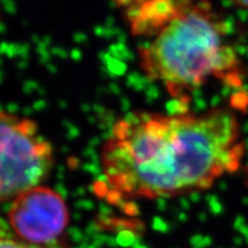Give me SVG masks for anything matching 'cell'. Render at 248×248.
Wrapping results in <instances>:
<instances>
[{
    "label": "cell",
    "mask_w": 248,
    "mask_h": 248,
    "mask_svg": "<svg viewBox=\"0 0 248 248\" xmlns=\"http://www.w3.org/2000/svg\"><path fill=\"white\" fill-rule=\"evenodd\" d=\"M245 157L239 120L228 108L199 114L133 111L101 147L102 181L117 199L173 198L208 190Z\"/></svg>",
    "instance_id": "cell-1"
},
{
    "label": "cell",
    "mask_w": 248,
    "mask_h": 248,
    "mask_svg": "<svg viewBox=\"0 0 248 248\" xmlns=\"http://www.w3.org/2000/svg\"><path fill=\"white\" fill-rule=\"evenodd\" d=\"M230 1L238 7L248 9V0H230Z\"/></svg>",
    "instance_id": "cell-6"
},
{
    "label": "cell",
    "mask_w": 248,
    "mask_h": 248,
    "mask_svg": "<svg viewBox=\"0 0 248 248\" xmlns=\"http://www.w3.org/2000/svg\"><path fill=\"white\" fill-rule=\"evenodd\" d=\"M0 248H66L64 243L51 245V246H38L24 243L20 239H12V238H5L0 235Z\"/></svg>",
    "instance_id": "cell-5"
},
{
    "label": "cell",
    "mask_w": 248,
    "mask_h": 248,
    "mask_svg": "<svg viewBox=\"0 0 248 248\" xmlns=\"http://www.w3.org/2000/svg\"><path fill=\"white\" fill-rule=\"evenodd\" d=\"M131 27L148 36L138 48L141 70L173 98H184L213 79L239 85V55L224 21L207 1L145 0Z\"/></svg>",
    "instance_id": "cell-2"
},
{
    "label": "cell",
    "mask_w": 248,
    "mask_h": 248,
    "mask_svg": "<svg viewBox=\"0 0 248 248\" xmlns=\"http://www.w3.org/2000/svg\"><path fill=\"white\" fill-rule=\"evenodd\" d=\"M53 164V147L38 124L0 110V202L43 185Z\"/></svg>",
    "instance_id": "cell-3"
},
{
    "label": "cell",
    "mask_w": 248,
    "mask_h": 248,
    "mask_svg": "<svg viewBox=\"0 0 248 248\" xmlns=\"http://www.w3.org/2000/svg\"><path fill=\"white\" fill-rule=\"evenodd\" d=\"M68 221L69 213L63 197L45 185L17 195L8 213L9 225L18 239L38 246L62 243Z\"/></svg>",
    "instance_id": "cell-4"
}]
</instances>
